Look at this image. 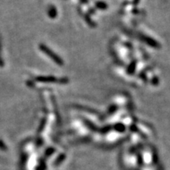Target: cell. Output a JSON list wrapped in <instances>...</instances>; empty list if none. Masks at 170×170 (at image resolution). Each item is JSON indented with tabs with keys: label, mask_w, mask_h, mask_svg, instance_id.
<instances>
[{
	"label": "cell",
	"mask_w": 170,
	"mask_h": 170,
	"mask_svg": "<svg viewBox=\"0 0 170 170\" xmlns=\"http://www.w3.org/2000/svg\"><path fill=\"white\" fill-rule=\"evenodd\" d=\"M96 5H97V6H98L99 8H100V9H106V8L107 7L106 4L104 3V2H97Z\"/></svg>",
	"instance_id": "obj_1"
}]
</instances>
